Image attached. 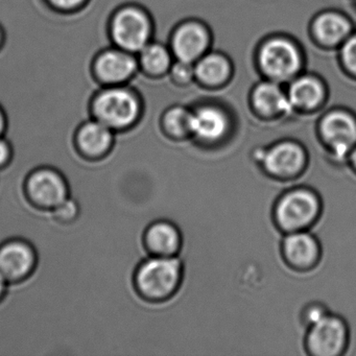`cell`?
I'll return each mask as SVG.
<instances>
[{
    "mask_svg": "<svg viewBox=\"0 0 356 356\" xmlns=\"http://www.w3.org/2000/svg\"><path fill=\"white\" fill-rule=\"evenodd\" d=\"M259 161L268 174L277 178H291L303 170L306 154L298 143L283 141L266 151H260Z\"/></svg>",
    "mask_w": 356,
    "mask_h": 356,
    "instance_id": "cell-8",
    "label": "cell"
},
{
    "mask_svg": "<svg viewBox=\"0 0 356 356\" xmlns=\"http://www.w3.org/2000/svg\"><path fill=\"white\" fill-rule=\"evenodd\" d=\"M283 255L296 268H309L318 262L320 245L316 237L304 231L289 233L282 245Z\"/></svg>",
    "mask_w": 356,
    "mask_h": 356,
    "instance_id": "cell-11",
    "label": "cell"
},
{
    "mask_svg": "<svg viewBox=\"0 0 356 356\" xmlns=\"http://www.w3.org/2000/svg\"><path fill=\"white\" fill-rule=\"evenodd\" d=\"M32 249L22 243H12L0 249V274L6 280H17L28 275L34 266Z\"/></svg>",
    "mask_w": 356,
    "mask_h": 356,
    "instance_id": "cell-12",
    "label": "cell"
},
{
    "mask_svg": "<svg viewBox=\"0 0 356 356\" xmlns=\"http://www.w3.org/2000/svg\"><path fill=\"white\" fill-rule=\"evenodd\" d=\"M139 54V63L147 74L157 76L170 67V54L159 43H149Z\"/></svg>",
    "mask_w": 356,
    "mask_h": 356,
    "instance_id": "cell-20",
    "label": "cell"
},
{
    "mask_svg": "<svg viewBox=\"0 0 356 356\" xmlns=\"http://www.w3.org/2000/svg\"><path fill=\"white\" fill-rule=\"evenodd\" d=\"M208 44V35L201 26L187 24L177 31L172 40V49L180 61L191 62L197 59Z\"/></svg>",
    "mask_w": 356,
    "mask_h": 356,
    "instance_id": "cell-14",
    "label": "cell"
},
{
    "mask_svg": "<svg viewBox=\"0 0 356 356\" xmlns=\"http://www.w3.org/2000/svg\"><path fill=\"white\" fill-rule=\"evenodd\" d=\"M321 134L333 156L345 159L356 145V120L346 112H331L321 122Z\"/></svg>",
    "mask_w": 356,
    "mask_h": 356,
    "instance_id": "cell-7",
    "label": "cell"
},
{
    "mask_svg": "<svg viewBox=\"0 0 356 356\" xmlns=\"http://www.w3.org/2000/svg\"><path fill=\"white\" fill-rule=\"evenodd\" d=\"M182 277V264L176 257L151 258L137 273V285L145 297L164 299L175 293Z\"/></svg>",
    "mask_w": 356,
    "mask_h": 356,
    "instance_id": "cell-4",
    "label": "cell"
},
{
    "mask_svg": "<svg viewBox=\"0 0 356 356\" xmlns=\"http://www.w3.org/2000/svg\"><path fill=\"white\" fill-rule=\"evenodd\" d=\"M350 160H351L352 165L354 166V168L356 170V145L352 149L351 153L349 154Z\"/></svg>",
    "mask_w": 356,
    "mask_h": 356,
    "instance_id": "cell-30",
    "label": "cell"
},
{
    "mask_svg": "<svg viewBox=\"0 0 356 356\" xmlns=\"http://www.w3.org/2000/svg\"><path fill=\"white\" fill-rule=\"evenodd\" d=\"M195 74L207 84H218L228 76L229 64L222 56L209 55L197 63Z\"/></svg>",
    "mask_w": 356,
    "mask_h": 356,
    "instance_id": "cell-21",
    "label": "cell"
},
{
    "mask_svg": "<svg viewBox=\"0 0 356 356\" xmlns=\"http://www.w3.org/2000/svg\"><path fill=\"white\" fill-rule=\"evenodd\" d=\"M51 8L61 12H74L86 5L88 0H45Z\"/></svg>",
    "mask_w": 356,
    "mask_h": 356,
    "instance_id": "cell-24",
    "label": "cell"
},
{
    "mask_svg": "<svg viewBox=\"0 0 356 356\" xmlns=\"http://www.w3.org/2000/svg\"><path fill=\"white\" fill-rule=\"evenodd\" d=\"M347 327L337 316L326 314L309 325L306 346L312 355L337 356L347 343Z\"/></svg>",
    "mask_w": 356,
    "mask_h": 356,
    "instance_id": "cell-6",
    "label": "cell"
},
{
    "mask_svg": "<svg viewBox=\"0 0 356 356\" xmlns=\"http://www.w3.org/2000/svg\"><path fill=\"white\" fill-rule=\"evenodd\" d=\"M8 120L3 108L0 107V136L7 130Z\"/></svg>",
    "mask_w": 356,
    "mask_h": 356,
    "instance_id": "cell-29",
    "label": "cell"
},
{
    "mask_svg": "<svg viewBox=\"0 0 356 356\" xmlns=\"http://www.w3.org/2000/svg\"><path fill=\"white\" fill-rule=\"evenodd\" d=\"M29 193L35 203L43 207L57 208L67 200V187L57 172L40 170L28 183Z\"/></svg>",
    "mask_w": 356,
    "mask_h": 356,
    "instance_id": "cell-10",
    "label": "cell"
},
{
    "mask_svg": "<svg viewBox=\"0 0 356 356\" xmlns=\"http://www.w3.org/2000/svg\"><path fill=\"white\" fill-rule=\"evenodd\" d=\"M3 40H5V33H3V28L0 26V47L3 45Z\"/></svg>",
    "mask_w": 356,
    "mask_h": 356,
    "instance_id": "cell-32",
    "label": "cell"
},
{
    "mask_svg": "<svg viewBox=\"0 0 356 356\" xmlns=\"http://www.w3.org/2000/svg\"><path fill=\"white\" fill-rule=\"evenodd\" d=\"M318 195L307 188L287 191L279 199L275 209L277 224L286 232L304 231L314 224L320 213Z\"/></svg>",
    "mask_w": 356,
    "mask_h": 356,
    "instance_id": "cell-3",
    "label": "cell"
},
{
    "mask_svg": "<svg viewBox=\"0 0 356 356\" xmlns=\"http://www.w3.org/2000/svg\"><path fill=\"white\" fill-rule=\"evenodd\" d=\"M172 74L178 80H189L193 76V67L189 62L180 61L175 65Z\"/></svg>",
    "mask_w": 356,
    "mask_h": 356,
    "instance_id": "cell-25",
    "label": "cell"
},
{
    "mask_svg": "<svg viewBox=\"0 0 356 356\" xmlns=\"http://www.w3.org/2000/svg\"><path fill=\"white\" fill-rule=\"evenodd\" d=\"M11 151L7 141L0 138V166L3 165L9 160Z\"/></svg>",
    "mask_w": 356,
    "mask_h": 356,
    "instance_id": "cell-28",
    "label": "cell"
},
{
    "mask_svg": "<svg viewBox=\"0 0 356 356\" xmlns=\"http://www.w3.org/2000/svg\"><path fill=\"white\" fill-rule=\"evenodd\" d=\"M326 312L320 306L310 307L307 312V321L309 325L314 324L316 321L321 320L323 316H326Z\"/></svg>",
    "mask_w": 356,
    "mask_h": 356,
    "instance_id": "cell-27",
    "label": "cell"
},
{
    "mask_svg": "<svg viewBox=\"0 0 356 356\" xmlns=\"http://www.w3.org/2000/svg\"><path fill=\"white\" fill-rule=\"evenodd\" d=\"M93 72L104 86L127 85L138 72L134 54L115 47L102 51L93 62Z\"/></svg>",
    "mask_w": 356,
    "mask_h": 356,
    "instance_id": "cell-5",
    "label": "cell"
},
{
    "mask_svg": "<svg viewBox=\"0 0 356 356\" xmlns=\"http://www.w3.org/2000/svg\"><path fill=\"white\" fill-rule=\"evenodd\" d=\"M145 239L147 247L157 256L172 257L180 249V232L170 222H160L152 225Z\"/></svg>",
    "mask_w": 356,
    "mask_h": 356,
    "instance_id": "cell-16",
    "label": "cell"
},
{
    "mask_svg": "<svg viewBox=\"0 0 356 356\" xmlns=\"http://www.w3.org/2000/svg\"><path fill=\"white\" fill-rule=\"evenodd\" d=\"M57 213L59 218H63V220H70V218H74L76 213V204L66 200L63 204L57 207Z\"/></svg>",
    "mask_w": 356,
    "mask_h": 356,
    "instance_id": "cell-26",
    "label": "cell"
},
{
    "mask_svg": "<svg viewBox=\"0 0 356 356\" xmlns=\"http://www.w3.org/2000/svg\"><path fill=\"white\" fill-rule=\"evenodd\" d=\"M92 118L113 131L131 128L140 118L138 91L130 85L104 86L93 97Z\"/></svg>",
    "mask_w": 356,
    "mask_h": 356,
    "instance_id": "cell-1",
    "label": "cell"
},
{
    "mask_svg": "<svg viewBox=\"0 0 356 356\" xmlns=\"http://www.w3.org/2000/svg\"><path fill=\"white\" fill-rule=\"evenodd\" d=\"M6 287V278L3 275L0 274V296L3 295Z\"/></svg>",
    "mask_w": 356,
    "mask_h": 356,
    "instance_id": "cell-31",
    "label": "cell"
},
{
    "mask_svg": "<svg viewBox=\"0 0 356 356\" xmlns=\"http://www.w3.org/2000/svg\"><path fill=\"white\" fill-rule=\"evenodd\" d=\"M318 38L325 44H337L350 32V24L343 16L335 13L321 15L314 24Z\"/></svg>",
    "mask_w": 356,
    "mask_h": 356,
    "instance_id": "cell-18",
    "label": "cell"
},
{
    "mask_svg": "<svg viewBox=\"0 0 356 356\" xmlns=\"http://www.w3.org/2000/svg\"><path fill=\"white\" fill-rule=\"evenodd\" d=\"M164 127L172 136H186L193 133V113L182 108H174L164 116Z\"/></svg>",
    "mask_w": 356,
    "mask_h": 356,
    "instance_id": "cell-22",
    "label": "cell"
},
{
    "mask_svg": "<svg viewBox=\"0 0 356 356\" xmlns=\"http://www.w3.org/2000/svg\"><path fill=\"white\" fill-rule=\"evenodd\" d=\"M341 57L346 67L356 74V36L352 37L345 43Z\"/></svg>",
    "mask_w": 356,
    "mask_h": 356,
    "instance_id": "cell-23",
    "label": "cell"
},
{
    "mask_svg": "<svg viewBox=\"0 0 356 356\" xmlns=\"http://www.w3.org/2000/svg\"><path fill=\"white\" fill-rule=\"evenodd\" d=\"M254 104L261 113L268 115L286 112L291 104L281 89L273 83H264L254 92Z\"/></svg>",
    "mask_w": 356,
    "mask_h": 356,
    "instance_id": "cell-17",
    "label": "cell"
},
{
    "mask_svg": "<svg viewBox=\"0 0 356 356\" xmlns=\"http://www.w3.org/2000/svg\"><path fill=\"white\" fill-rule=\"evenodd\" d=\"M76 143L86 155H104L113 143V130L95 118L86 120L76 131Z\"/></svg>",
    "mask_w": 356,
    "mask_h": 356,
    "instance_id": "cell-13",
    "label": "cell"
},
{
    "mask_svg": "<svg viewBox=\"0 0 356 356\" xmlns=\"http://www.w3.org/2000/svg\"><path fill=\"white\" fill-rule=\"evenodd\" d=\"M228 129V120L220 110L204 107L193 114V133L204 141L222 138Z\"/></svg>",
    "mask_w": 356,
    "mask_h": 356,
    "instance_id": "cell-15",
    "label": "cell"
},
{
    "mask_svg": "<svg viewBox=\"0 0 356 356\" xmlns=\"http://www.w3.org/2000/svg\"><path fill=\"white\" fill-rule=\"evenodd\" d=\"M322 99V86L314 79H300L296 81L289 89V102L296 107L309 109L318 105Z\"/></svg>",
    "mask_w": 356,
    "mask_h": 356,
    "instance_id": "cell-19",
    "label": "cell"
},
{
    "mask_svg": "<svg viewBox=\"0 0 356 356\" xmlns=\"http://www.w3.org/2000/svg\"><path fill=\"white\" fill-rule=\"evenodd\" d=\"M153 24L147 9L139 5L118 8L110 22L113 47L131 54L140 53L151 40Z\"/></svg>",
    "mask_w": 356,
    "mask_h": 356,
    "instance_id": "cell-2",
    "label": "cell"
},
{
    "mask_svg": "<svg viewBox=\"0 0 356 356\" xmlns=\"http://www.w3.org/2000/svg\"><path fill=\"white\" fill-rule=\"evenodd\" d=\"M259 60L264 72L277 80L291 78L301 65L297 49L283 39L268 41L260 51Z\"/></svg>",
    "mask_w": 356,
    "mask_h": 356,
    "instance_id": "cell-9",
    "label": "cell"
}]
</instances>
